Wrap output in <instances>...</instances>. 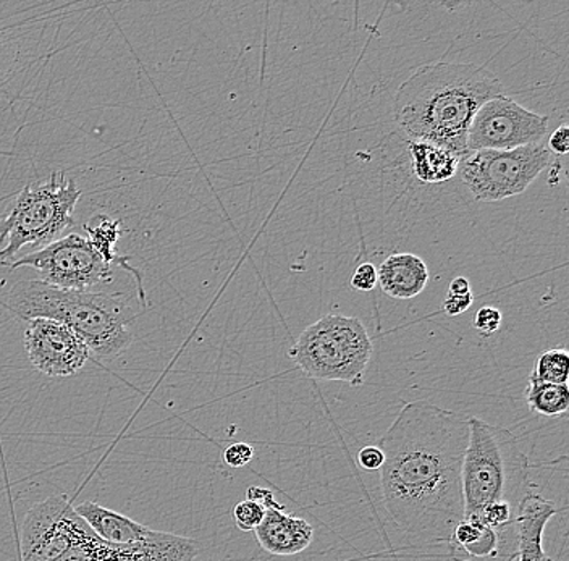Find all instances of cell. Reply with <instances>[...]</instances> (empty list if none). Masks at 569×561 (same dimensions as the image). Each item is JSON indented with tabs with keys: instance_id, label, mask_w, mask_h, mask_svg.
Listing matches in <instances>:
<instances>
[{
	"instance_id": "cell-1",
	"label": "cell",
	"mask_w": 569,
	"mask_h": 561,
	"mask_svg": "<svg viewBox=\"0 0 569 561\" xmlns=\"http://www.w3.org/2000/svg\"><path fill=\"white\" fill-rule=\"evenodd\" d=\"M468 439V418L425 400L405 403L380 437L383 505L401 532L450 542L465 520L461 470Z\"/></svg>"
},
{
	"instance_id": "cell-2",
	"label": "cell",
	"mask_w": 569,
	"mask_h": 561,
	"mask_svg": "<svg viewBox=\"0 0 569 561\" xmlns=\"http://www.w3.org/2000/svg\"><path fill=\"white\" fill-rule=\"evenodd\" d=\"M503 94V84L487 67L427 63L398 88L395 123L409 141L442 146L465 158L466 137L476 113L487 101Z\"/></svg>"
},
{
	"instance_id": "cell-3",
	"label": "cell",
	"mask_w": 569,
	"mask_h": 561,
	"mask_svg": "<svg viewBox=\"0 0 569 561\" xmlns=\"http://www.w3.org/2000/svg\"><path fill=\"white\" fill-rule=\"evenodd\" d=\"M6 307L24 321L42 318L70 327L102 360L119 357L133 342L127 307L106 294L56 289L39 279L20 280L7 294Z\"/></svg>"
},
{
	"instance_id": "cell-4",
	"label": "cell",
	"mask_w": 569,
	"mask_h": 561,
	"mask_svg": "<svg viewBox=\"0 0 569 561\" xmlns=\"http://www.w3.org/2000/svg\"><path fill=\"white\" fill-rule=\"evenodd\" d=\"M469 439L462 460L461 482L465 520H475L492 503L518 510L531 492V467L518 437L482 419L468 418Z\"/></svg>"
},
{
	"instance_id": "cell-5",
	"label": "cell",
	"mask_w": 569,
	"mask_h": 561,
	"mask_svg": "<svg viewBox=\"0 0 569 561\" xmlns=\"http://www.w3.org/2000/svg\"><path fill=\"white\" fill-rule=\"evenodd\" d=\"M80 198L77 181L63 172L24 187L0 219V264H12L24 247L39 251L59 240L60 233L77 222L73 212Z\"/></svg>"
},
{
	"instance_id": "cell-6",
	"label": "cell",
	"mask_w": 569,
	"mask_h": 561,
	"mask_svg": "<svg viewBox=\"0 0 569 561\" xmlns=\"http://www.w3.org/2000/svg\"><path fill=\"white\" fill-rule=\"evenodd\" d=\"M372 353V340L362 321L327 314L302 330L288 357L308 378L361 387Z\"/></svg>"
},
{
	"instance_id": "cell-7",
	"label": "cell",
	"mask_w": 569,
	"mask_h": 561,
	"mask_svg": "<svg viewBox=\"0 0 569 561\" xmlns=\"http://www.w3.org/2000/svg\"><path fill=\"white\" fill-rule=\"evenodd\" d=\"M542 141L510 151H476L461 158L458 173L476 201L496 202L525 193L550 166Z\"/></svg>"
},
{
	"instance_id": "cell-8",
	"label": "cell",
	"mask_w": 569,
	"mask_h": 561,
	"mask_svg": "<svg viewBox=\"0 0 569 561\" xmlns=\"http://www.w3.org/2000/svg\"><path fill=\"white\" fill-rule=\"evenodd\" d=\"M12 271L31 268L41 282L62 290L88 291L113 280L112 266L92 247L88 238L70 233L42 250L16 259Z\"/></svg>"
},
{
	"instance_id": "cell-9",
	"label": "cell",
	"mask_w": 569,
	"mask_h": 561,
	"mask_svg": "<svg viewBox=\"0 0 569 561\" xmlns=\"http://www.w3.org/2000/svg\"><path fill=\"white\" fill-rule=\"evenodd\" d=\"M549 123V117L522 108L503 94L478 110L466 137V151H510L540 143Z\"/></svg>"
},
{
	"instance_id": "cell-10",
	"label": "cell",
	"mask_w": 569,
	"mask_h": 561,
	"mask_svg": "<svg viewBox=\"0 0 569 561\" xmlns=\"http://www.w3.org/2000/svg\"><path fill=\"white\" fill-rule=\"evenodd\" d=\"M92 532L67 497H49L36 503L24 517L21 525V560H59Z\"/></svg>"
},
{
	"instance_id": "cell-11",
	"label": "cell",
	"mask_w": 569,
	"mask_h": 561,
	"mask_svg": "<svg viewBox=\"0 0 569 561\" xmlns=\"http://www.w3.org/2000/svg\"><path fill=\"white\" fill-rule=\"evenodd\" d=\"M24 350L33 368L49 378L78 374L89 360L88 344L70 327L36 318L28 321Z\"/></svg>"
},
{
	"instance_id": "cell-12",
	"label": "cell",
	"mask_w": 569,
	"mask_h": 561,
	"mask_svg": "<svg viewBox=\"0 0 569 561\" xmlns=\"http://www.w3.org/2000/svg\"><path fill=\"white\" fill-rule=\"evenodd\" d=\"M516 535H518L516 521L510 528L496 531L479 521L462 520L451 532L448 543L455 561L492 560L503 557L505 549L511 553L518 552V542L505 543V539L516 538ZM505 557L513 559L515 555L505 553Z\"/></svg>"
},
{
	"instance_id": "cell-13",
	"label": "cell",
	"mask_w": 569,
	"mask_h": 561,
	"mask_svg": "<svg viewBox=\"0 0 569 561\" xmlns=\"http://www.w3.org/2000/svg\"><path fill=\"white\" fill-rule=\"evenodd\" d=\"M256 539L273 557H293L305 552L315 541V528L305 518L266 510L264 520L256 528Z\"/></svg>"
},
{
	"instance_id": "cell-14",
	"label": "cell",
	"mask_w": 569,
	"mask_h": 561,
	"mask_svg": "<svg viewBox=\"0 0 569 561\" xmlns=\"http://www.w3.org/2000/svg\"><path fill=\"white\" fill-rule=\"evenodd\" d=\"M558 508L540 493L529 492L516 510L518 553L511 561H551L543 550V532Z\"/></svg>"
},
{
	"instance_id": "cell-15",
	"label": "cell",
	"mask_w": 569,
	"mask_h": 561,
	"mask_svg": "<svg viewBox=\"0 0 569 561\" xmlns=\"http://www.w3.org/2000/svg\"><path fill=\"white\" fill-rule=\"evenodd\" d=\"M429 268L425 259L411 253L387 256L377 268V285L395 300H412L429 285Z\"/></svg>"
},
{
	"instance_id": "cell-16",
	"label": "cell",
	"mask_w": 569,
	"mask_h": 561,
	"mask_svg": "<svg viewBox=\"0 0 569 561\" xmlns=\"http://www.w3.org/2000/svg\"><path fill=\"white\" fill-rule=\"evenodd\" d=\"M84 523L102 539L112 545L124 547L142 541L151 529L146 528L131 518L94 502H83L74 507Z\"/></svg>"
},
{
	"instance_id": "cell-17",
	"label": "cell",
	"mask_w": 569,
	"mask_h": 561,
	"mask_svg": "<svg viewBox=\"0 0 569 561\" xmlns=\"http://www.w3.org/2000/svg\"><path fill=\"white\" fill-rule=\"evenodd\" d=\"M408 148L412 173L421 183H445L457 176L461 158L455 152L427 141H409Z\"/></svg>"
},
{
	"instance_id": "cell-18",
	"label": "cell",
	"mask_w": 569,
	"mask_h": 561,
	"mask_svg": "<svg viewBox=\"0 0 569 561\" xmlns=\"http://www.w3.org/2000/svg\"><path fill=\"white\" fill-rule=\"evenodd\" d=\"M133 561H194L201 543L170 532L149 531L142 541L131 543Z\"/></svg>"
},
{
	"instance_id": "cell-19",
	"label": "cell",
	"mask_w": 569,
	"mask_h": 561,
	"mask_svg": "<svg viewBox=\"0 0 569 561\" xmlns=\"http://www.w3.org/2000/svg\"><path fill=\"white\" fill-rule=\"evenodd\" d=\"M120 220L110 219L109 216H94L91 222L84 223V230L88 232V240L91 241L92 247L99 251V254L104 258L107 264H117L124 271L133 273L138 282V290H140V298L146 303L144 287H142V277L140 271L133 268L127 258H122L116 253V244L120 237Z\"/></svg>"
},
{
	"instance_id": "cell-20",
	"label": "cell",
	"mask_w": 569,
	"mask_h": 561,
	"mask_svg": "<svg viewBox=\"0 0 569 561\" xmlns=\"http://www.w3.org/2000/svg\"><path fill=\"white\" fill-rule=\"evenodd\" d=\"M526 403L533 414L543 418H561L569 410V389L567 385L546 383L529 379L525 392Z\"/></svg>"
},
{
	"instance_id": "cell-21",
	"label": "cell",
	"mask_w": 569,
	"mask_h": 561,
	"mask_svg": "<svg viewBox=\"0 0 569 561\" xmlns=\"http://www.w3.org/2000/svg\"><path fill=\"white\" fill-rule=\"evenodd\" d=\"M56 561H130V552L128 545H112L92 532Z\"/></svg>"
},
{
	"instance_id": "cell-22",
	"label": "cell",
	"mask_w": 569,
	"mask_h": 561,
	"mask_svg": "<svg viewBox=\"0 0 569 561\" xmlns=\"http://www.w3.org/2000/svg\"><path fill=\"white\" fill-rule=\"evenodd\" d=\"M529 379L533 381L567 385L569 379V354L565 348H551L537 358Z\"/></svg>"
},
{
	"instance_id": "cell-23",
	"label": "cell",
	"mask_w": 569,
	"mask_h": 561,
	"mask_svg": "<svg viewBox=\"0 0 569 561\" xmlns=\"http://www.w3.org/2000/svg\"><path fill=\"white\" fill-rule=\"evenodd\" d=\"M475 521L489 525V528L500 531V529L510 528L516 521V508L508 505V503H492V505L483 508Z\"/></svg>"
},
{
	"instance_id": "cell-24",
	"label": "cell",
	"mask_w": 569,
	"mask_h": 561,
	"mask_svg": "<svg viewBox=\"0 0 569 561\" xmlns=\"http://www.w3.org/2000/svg\"><path fill=\"white\" fill-rule=\"evenodd\" d=\"M264 508L259 507L258 503L249 502V500H243L234 507V524L243 532L256 531V528L264 520Z\"/></svg>"
},
{
	"instance_id": "cell-25",
	"label": "cell",
	"mask_w": 569,
	"mask_h": 561,
	"mask_svg": "<svg viewBox=\"0 0 569 561\" xmlns=\"http://www.w3.org/2000/svg\"><path fill=\"white\" fill-rule=\"evenodd\" d=\"M501 322H503V315H501L500 309L483 307L476 312L472 327L478 330L480 335L492 337L500 329Z\"/></svg>"
},
{
	"instance_id": "cell-26",
	"label": "cell",
	"mask_w": 569,
	"mask_h": 561,
	"mask_svg": "<svg viewBox=\"0 0 569 561\" xmlns=\"http://www.w3.org/2000/svg\"><path fill=\"white\" fill-rule=\"evenodd\" d=\"M351 289L356 291H372L377 287V268L372 262H362L356 268L350 280Z\"/></svg>"
},
{
	"instance_id": "cell-27",
	"label": "cell",
	"mask_w": 569,
	"mask_h": 561,
	"mask_svg": "<svg viewBox=\"0 0 569 561\" xmlns=\"http://www.w3.org/2000/svg\"><path fill=\"white\" fill-rule=\"evenodd\" d=\"M254 458V449L249 443L238 442L230 445L229 449L223 452V461L229 464L230 468H244L251 463Z\"/></svg>"
},
{
	"instance_id": "cell-28",
	"label": "cell",
	"mask_w": 569,
	"mask_h": 561,
	"mask_svg": "<svg viewBox=\"0 0 569 561\" xmlns=\"http://www.w3.org/2000/svg\"><path fill=\"white\" fill-rule=\"evenodd\" d=\"M358 463L362 470L379 471L383 464V452L377 445H368L359 450Z\"/></svg>"
},
{
	"instance_id": "cell-29",
	"label": "cell",
	"mask_w": 569,
	"mask_h": 561,
	"mask_svg": "<svg viewBox=\"0 0 569 561\" xmlns=\"http://www.w3.org/2000/svg\"><path fill=\"white\" fill-rule=\"evenodd\" d=\"M475 303V294H451L448 293L445 298L443 309L447 315H460L462 312L468 311L469 308Z\"/></svg>"
},
{
	"instance_id": "cell-30",
	"label": "cell",
	"mask_w": 569,
	"mask_h": 561,
	"mask_svg": "<svg viewBox=\"0 0 569 561\" xmlns=\"http://www.w3.org/2000/svg\"><path fill=\"white\" fill-rule=\"evenodd\" d=\"M247 500L258 503V505L264 508V510H283V505H280V503L273 499V493L270 492L269 489L252 485V488L247 490Z\"/></svg>"
},
{
	"instance_id": "cell-31",
	"label": "cell",
	"mask_w": 569,
	"mask_h": 561,
	"mask_svg": "<svg viewBox=\"0 0 569 561\" xmlns=\"http://www.w3.org/2000/svg\"><path fill=\"white\" fill-rule=\"evenodd\" d=\"M550 152L557 156H567L569 152V128L567 126L558 127L550 134L549 144H547Z\"/></svg>"
},
{
	"instance_id": "cell-32",
	"label": "cell",
	"mask_w": 569,
	"mask_h": 561,
	"mask_svg": "<svg viewBox=\"0 0 569 561\" xmlns=\"http://www.w3.org/2000/svg\"><path fill=\"white\" fill-rule=\"evenodd\" d=\"M448 293L451 294H468L471 293V283L466 277H457V279L451 280L450 289H448Z\"/></svg>"
}]
</instances>
